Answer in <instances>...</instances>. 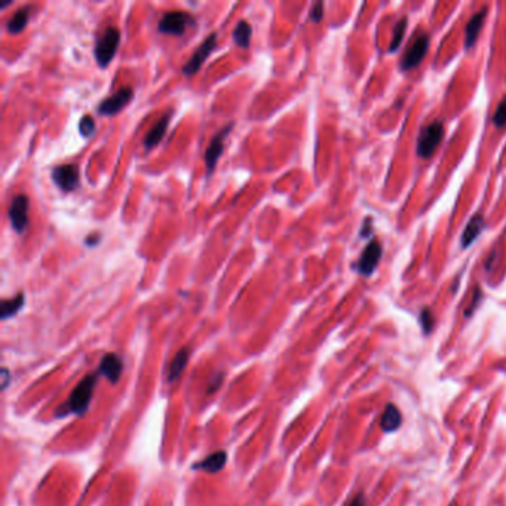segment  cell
I'll use <instances>...</instances> for the list:
<instances>
[{
	"instance_id": "f1b7e54d",
	"label": "cell",
	"mask_w": 506,
	"mask_h": 506,
	"mask_svg": "<svg viewBox=\"0 0 506 506\" xmlns=\"http://www.w3.org/2000/svg\"><path fill=\"white\" fill-rule=\"evenodd\" d=\"M373 233V227H372V219H365L364 221V226L361 229V236L365 238V236H370Z\"/></svg>"
},
{
	"instance_id": "7c38bea8",
	"label": "cell",
	"mask_w": 506,
	"mask_h": 506,
	"mask_svg": "<svg viewBox=\"0 0 506 506\" xmlns=\"http://www.w3.org/2000/svg\"><path fill=\"white\" fill-rule=\"evenodd\" d=\"M123 372V363L119 355H116L113 352L105 354L100 363V368L99 373L103 374L104 377L109 378L110 383H118L119 378L122 376Z\"/></svg>"
},
{
	"instance_id": "ffe728a7",
	"label": "cell",
	"mask_w": 506,
	"mask_h": 506,
	"mask_svg": "<svg viewBox=\"0 0 506 506\" xmlns=\"http://www.w3.org/2000/svg\"><path fill=\"white\" fill-rule=\"evenodd\" d=\"M24 301H26V296L23 293L18 294L14 298H9V300L5 298L2 301V307H0V318L5 321L8 318L17 315L19 310H21Z\"/></svg>"
},
{
	"instance_id": "2e32d148",
	"label": "cell",
	"mask_w": 506,
	"mask_h": 506,
	"mask_svg": "<svg viewBox=\"0 0 506 506\" xmlns=\"http://www.w3.org/2000/svg\"><path fill=\"white\" fill-rule=\"evenodd\" d=\"M403 423V416H401V412L398 410V407L394 405V404H387L385 407V412L382 414V419H381V425H382V429L383 432L386 434H391L394 431H396L398 427L401 426Z\"/></svg>"
},
{
	"instance_id": "9c48e42d",
	"label": "cell",
	"mask_w": 506,
	"mask_h": 506,
	"mask_svg": "<svg viewBox=\"0 0 506 506\" xmlns=\"http://www.w3.org/2000/svg\"><path fill=\"white\" fill-rule=\"evenodd\" d=\"M233 128V123L226 125L225 128H221L220 132H217L214 135V139L211 140V144L208 145V149L205 150V154H203V159H205V165H207V175H211L217 167V162L221 158L223 150H225V139L229 135V132Z\"/></svg>"
},
{
	"instance_id": "484cf974",
	"label": "cell",
	"mask_w": 506,
	"mask_h": 506,
	"mask_svg": "<svg viewBox=\"0 0 506 506\" xmlns=\"http://www.w3.org/2000/svg\"><path fill=\"white\" fill-rule=\"evenodd\" d=\"M481 298H483V293H481L480 287H475V291H474V296H472L471 305L468 306V309L465 310V316H466V318H471V316L474 315V312L476 310V307H478V305H480Z\"/></svg>"
},
{
	"instance_id": "9a60e30c",
	"label": "cell",
	"mask_w": 506,
	"mask_h": 506,
	"mask_svg": "<svg viewBox=\"0 0 506 506\" xmlns=\"http://www.w3.org/2000/svg\"><path fill=\"white\" fill-rule=\"evenodd\" d=\"M170 121H171V113L165 114L163 118H162V119H161L156 125H154L153 128L149 131V134L145 135V139H144V141H143V144H144V148H145V149L150 150V149H153V148H156V145L162 141L165 132H167V130H168Z\"/></svg>"
},
{
	"instance_id": "ac0fdd59",
	"label": "cell",
	"mask_w": 506,
	"mask_h": 506,
	"mask_svg": "<svg viewBox=\"0 0 506 506\" xmlns=\"http://www.w3.org/2000/svg\"><path fill=\"white\" fill-rule=\"evenodd\" d=\"M189 349L188 347H183L180 349L177 354H175V356L172 358V361L170 364V368H168V382L172 383L174 381H177V378L180 377V374L183 373V370L186 368L188 365V361H189Z\"/></svg>"
},
{
	"instance_id": "8992f818",
	"label": "cell",
	"mask_w": 506,
	"mask_h": 506,
	"mask_svg": "<svg viewBox=\"0 0 506 506\" xmlns=\"http://www.w3.org/2000/svg\"><path fill=\"white\" fill-rule=\"evenodd\" d=\"M51 179L55 186L64 193L74 192L79 188V170L76 165H60L52 168Z\"/></svg>"
},
{
	"instance_id": "603a6c76",
	"label": "cell",
	"mask_w": 506,
	"mask_h": 506,
	"mask_svg": "<svg viewBox=\"0 0 506 506\" xmlns=\"http://www.w3.org/2000/svg\"><path fill=\"white\" fill-rule=\"evenodd\" d=\"M493 123L496 128H503V126L506 125V97L500 101L498 109H496L493 114Z\"/></svg>"
},
{
	"instance_id": "6da1fadb",
	"label": "cell",
	"mask_w": 506,
	"mask_h": 506,
	"mask_svg": "<svg viewBox=\"0 0 506 506\" xmlns=\"http://www.w3.org/2000/svg\"><path fill=\"white\" fill-rule=\"evenodd\" d=\"M97 381H99V374L90 373L77 383L70 395L69 403H67V412L73 414H83L88 410L92 400Z\"/></svg>"
},
{
	"instance_id": "83f0119b",
	"label": "cell",
	"mask_w": 506,
	"mask_h": 506,
	"mask_svg": "<svg viewBox=\"0 0 506 506\" xmlns=\"http://www.w3.org/2000/svg\"><path fill=\"white\" fill-rule=\"evenodd\" d=\"M347 506H368V505H367V498H365V494H364V493L356 494L355 498L349 502V505H347Z\"/></svg>"
},
{
	"instance_id": "44dd1931",
	"label": "cell",
	"mask_w": 506,
	"mask_h": 506,
	"mask_svg": "<svg viewBox=\"0 0 506 506\" xmlns=\"http://www.w3.org/2000/svg\"><path fill=\"white\" fill-rule=\"evenodd\" d=\"M251 33H252L251 26L247 21H241L235 27V30H233V41H235V43L239 48H244V50H245V48L250 46Z\"/></svg>"
},
{
	"instance_id": "ba28073f",
	"label": "cell",
	"mask_w": 506,
	"mask_h": 506,
	"mask_svg": "<svg viewBox=\"0 0 506 506\" xmlns=\"http://www.w3.org/2000/svg\"><path fill=\"white\" fill-rule=\"evenodd\" d=\"M216 45H217V33H211L205 41L201 43L198 50L194 51V54L190 57V60L184 64L183 73L186 76L196 74L202 64L205 63V60L210 57V54L216 50Z\"/></svg>"
},
{
	"instance_id": "d4e9b609",
	"label": "cell",
	"mask_w": 506,
	"mask_h": 506,
	"mask_svg": "<svg viewBox=\"0 0 506 506\" xmlns=\"http://www.w3.org/2000/svg\"><path fill=\"white\" fill-rule=\"evenodd\" d=\"M79 131L83 137H91L95 131V122L91 116H85L79 122Z\"/></svg>"
},
{
	"instance_id": "4fadbf2b",
	"label": "cell",
	"mask_w": 506,
	"mask_h": 506,
	"mask_svg": "<svg viewBox=\"0 0 506 506\" xmlns=\"http://www.w3.org/2000/svg\"><path fill=\"white\" fill-rule=\"evenodd\" d=\"M485 17H487V8H483V9H480L478 12H475L471 17L468 24H466L465 46L468 48V50L475 45L476 39H478V34H480L481 28H483V24L485 21Z\"/></svg>"
},
{
	"instance_id": "5bb4252c",
	"label": "cell",
	"mask_w": 506,
	"mask_h": 506,
	"mask_svg": "<svg viewBox=\"0 0 506 506\" xmlns=\"http://www.w3.org/2000/svg\"><path fill=\"white\" fill-rule=\"evenodd\" d=\"M484 225H485L484 216L481 212H476L462 233V248H468L469 245L474 244L475 239L478 238L480 233L484 230Z\"/></svg>"
},
{
	"instance_id": "7402d4cb",
	"label": "cell",
	"mask_w": 506,
	"mask_h": 506,
	"mask_svg": "<svg viewBox=\"0 0 506 506\" xmlns=\"http://www.w3.org/2000/svg\"><path fill=\"white\" fill-rule=\"evenodd\" d=\"M407 17H403L400 21L396 23L395 26V30H394V37H392V42H391V46H389V52H395L398 48H400L401 42H403V37L405 34V30H407Z\"/></svg>"
},
{
	"instance_id": "cb8c5ba5",
	"label": "cell",
	"mask_w": 506,
	"mask_h": 506,
	"mask_svg": "<svg viewBox=\"0 0 506 506\" xmlns=\"http://www.w3.org/2000/svg\"><path fill=\"white\" fill-rule=\"evenodd\" d=\"M421 325L423 328L425 334H429L432 332V328H434V315H432L429 307L422 309V312H421Z\"/></svg>"
},
{
	"instance_id": "4316f807",
	"label": "cell",
	"mask_w": 506,
	"mask_h": 506,
	"mask_svg": "<svg viewBox=\"0 0 506 506\" xmlns=\"http://www.w3.org/2000/svg\"><path fill=\"white\" fill-rule=\"evenodd\" d=\"M323 17H324V3L318 2L314 5L312 11H310V19H312L314 23H319Z\"/></svg>"
},
{
	"instance_id": "8fae6325",
	"label": "cell",
	"mask_w": 506,
	"mask_h": 506,
	"mask_svg": "<svg viewBox=\"0 0 506 506\" xmlns=\"http://www.w3.org/2000/svg\"><path fill=\"white\" fill-rule=\"evenodd\" d=\"M132 88L125 86L122 90H119L118 92H114L109 99L103 100L99 107H97V112L103 116H114L118 114L123 107L128 104L132 100Z\"/></svg>"
},
{
	"instance_id": "f546056e",
	"label": "cell",
	"mask_w": 506,
	"mask_h": 506,
	"mask_svg": "<svg viewBox=\"0 0 506 506\" xmlns=\"http://www.w3.org/2000/svg\"><path fill=\"white\" fill-rule=\"evenodd\" d=\"M2 376H3V382H2V386H3V387H6V385H8V382H6V381H8V377H9V374H8V370H6V368H3V374H2Z\"/></svg>"
},
{
	"instance_id": "30bf717a",
	"label": "cell",
	"mask_w": 506,
	"mask_h": 506,
	"mask_svg": "<svg viewBox=\"0 0 506 506\" xmlns=\"http://www.w3.org/2000/svg\"><path fill=\"white\" fill-rule=\"evenodd\" d=\"M383 256V248L382 244L377 239H373L370 244L364 248L361 257H359L356 263V270L363 276H370L376 270L378 261H381Z\"/></svg>"
},
{
	"instance_id": "277c9868",
	"label": "cell",
	"mask_w": 506,
	"mask_h": 506,
	"mask_svg": "<svg viewBox=\"0 0 506 506\" xmlns=\"http://www.w3.org/2000/svg\"><path fill=\"white\" fill-rule=\"evenodd\" d=\"M194 26V18L192 14L184 11H171L163 14L158 24V30L163 34L183 36L189 27Z\"/></svg>"
},
{
	"instance_id": "7a4b0ae2",
	"label": "cell",
	"mask_w": 506,
	"mask_h": 506,
	"mask_svg": "<svg viewBox=\"0 0 506 506\" xmlns=\"http://www.w3.org/2000/svg\"><path fill=\"white\" fill-rule=\"evenodd\" d=\"M121 43V32L116 27H109L107 30L97 39L94 48L95 61L101 69L109 65L113 60V57L118 51V46Z\"/></svg>"
},
{
	"instance_id": "d6986e66",
	"label": "cell",
	"mask_w": 506,
	"mask_h": 506,
	"mask_svg": "<svg viewBox=\"0 0 506 506\" xmlns=\"http://www.w3.org/2000/svg\"><path fill=\"white\" fill-rule=\"evenodd\" d=\"M30 8H23L17 11L12 18L8 21V32L11 34H19L24 28L27 27L28 21H30Z\"/></svg>"
},
{
	"instance_id": "5b68a950",
	"label": "cell",
	"mask_w": 506,
	"mask_h": 506,
	"mask_svg": "<svg viewBox=\"0 0 506 506\" xmlns=\"http://www.w3.org/2000/svg\"><path fill=\"white\" fill-rule=\"evenodd\" d=\"M427 50H429V36L426 33L417 34L412 41V43L408 45L407 51L403 55V60L400 64L401 70L410 72L416 69V67L423 61L425 55L427 54Z\"/></svg>"
},
{
	"instance_id": "e0dca14e",
	"label": "cell",
	"mask_w": 506,
	"mask_h": 506,
	"mask_svg": "<svg viewBox=\"0 0 506 506\" xmlns=\"http://www.w3.org/2000/svg\"><path fill=\"white\" fill-rule=\"evenodd\" d=\"M227 462V453L226 452H216L210 456H207L202 462L194 465V469L207 471V472H219L223 466Z\"/></svg>"
},
{
	"instance_id": "3957f363",
	"label": "cell",
	"mask_w": 506,
	"mask_h": 506,
	"mask_svg": "<svg viewBox=\"0 0 506 506\" xmlns=\"http://www.w3.org/2000/svg\"><path fill=\"white\" fill-rule=\"evenodd\" d=\"M444 137V125L440 121L429 123L421 131L417 139V154L423 159H429L440 145Z\"/></svg>"
},
{
	"instance_id": "52a82bcc",
	"label": "cell",
	"mask_w": 506,
	"mask_h": 506,
	"mask_svg": "<svg viewBox=\"0 0 506 506\" xmlns=\"http://www.w3.org/2000/svg\"><path fill=\"white\" fill-rule=\"evenodd\" d=\"M28 198L26 194H17V196L9 203L8 216L11 226L17 233H23L28 226Z\"/></svg>"
}]
</instances>
